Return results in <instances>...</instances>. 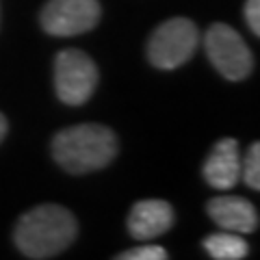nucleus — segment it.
<instances>
[{
	"instance_id": "nucleus-1",
	"label": "nucleus",
	"mask_w": 260,
	"mask_h": 260,
	"mask_svg": "<svg viewBox=\"0 0 260 260\" xmlns=\"http://www.w3.org/2000/svg\"><path fill=\"white\" fill-rule=\"evenodd\" d=\"M78 234L76 217L59 204H42L20 217L15 225V245L28 258L44 260L61 254Z\"/></svg>"
},
{
	"instance_id": "nucleus-2",
	"label": "nucleus",
	"mask_w": 260,
	"mask_h": 260,
	"mask_svg": "<svg viewBox=\"0 0 260 260\" xmlns=\"http://www.w3.org/2000/svg\"><path fill=\"white\" fill-rule=\"evenodd\" d=\"M52 156L70 174H89L117 156V137L102 124H78L54 135Z\"/></svg>"
},
{
	"instance_id": "nucleus-3",
	"label": "nucleus",
	"mask_w": 260,
	"mask_h": 260,
	"mask_svg": "<svg viewBox=\"0 0 260 260\" xmlns=\"http://www.w3.org/2000/svg\"><path fill=\"white\" fill-rule=\"evenodd\" d=\"M200 32L189 18H172L154 28L148 42V59L158 70H176L198 50Z\"/></svg>"
},
{
	"instance_id": "nucleus-4",
	"label": "nucleus",
	"mask_w": 260,
	"mask_h": 260,
	"mask_svg": "<svg viewBox=\"0 0 260 260\" xmlns=\"http://www.w3.org/2000/svg\"><path fill=\"white\" fill-rule=\"evenodd\" d=\"M98 87V68L91 56L76 48L61 50L54 59V89L63 104L80 107Z\"/></svg>"
},
{
	"instance_id": "nucleus-5",
	"label": "nucleus",
	"mask_w": 260,
	"mask_h": 260,
	"mask_svg": "<svg viewBox=\"0 0 260 260\" xmlns=\"http://www.w3.org/2000/svg\"><path fill=\"white\" fill-rule=\"evenodd\" d=\"M204 48L213 68L228 80H243L251 74L254 56L243 39L232 26L215 22L206 30Z\"/></svg>"
},
{
	"instance_id": "nucleus-6",
	"label": "nucleus",
	"mask_w": 260,
	"mask_h": 260,
	"mask_svg": "<svg viewBox=\"0 0 260 260\" xmlns=\"http://www.w3.org/2000/svg\"><path fill=\"white\" fill-rule=\"evenodd\" d=\"M100 20L98 0H50L42 11V26L48 35L74 37L95 28Z\"/></svg>"
},
{
	"instance_id": "nucleus-7",
	"label": "nucleus",
	"mask_w": 260,
	"mask_h": 260,
	"mask_svg": "<svg viewBox=\"0 0 260 260\" xmlns=\"http://www.w3.org/2000/svg\"><path fill=\"white\" fill-rule=\"evenodd\" d=\"M206 182L219 191H230L241 180V154L237 139H221L213 145L204 162Z\"/></svg>"
},
{
	"instance_id": "nucleus-8",
	"label": "nucleus",
	"mask_w": 260,
	"mask_h": 260,
	"mask_svg": "<svg viewBox=\"0 0 260 260\" xmlns=\"http://www.w3.org/2000/svg\"><path fill=\"white\" fill-rule=\"evenodd\" d=\"M208 217L228 232L249 234L258 228V210L249 200L239 195H221L208 202Z\"/></svg>"
},
{
	"instance_id": "nucleus-9",
	"label": "nucleus",
	"mask_w": 260,
	"mask_h": 260,
	"mask_svg": "<svg viewBox=\"0 0 260 260\" xmlns=\"http://www.w3.org/2000/svg\"><path fill=\"white\" fill-rule=\"evenodd\" d=\"M174 225V208L165 200H141L130 208L128 232L137 241H150Z\"/></svg>"
},
{
	"instance_id": "nucleus-10",
	"label": "nucleus",
	"mask_w": 260,
	"mask_h": 260,
	"mask_svg": "<svg viewBox=\"0 0 260 260\" xmlns=\"http://www.w3.org/2000/svg\"><path fill=\"white\" fill-rule=\"evenodd\" d=\"M204 249L215 260H243L249 254L247 241L237 232H215L204 239Z\"/></svg>"
},
{
	"instance_id": "nucleus-11",
	"label": "nucleus",
	"mask_w": 260,
	"mask_h": 260,
	"mask_svg": "<svg viewBox=\"0 0 260 260\" xmlns=\"http://www.w3.org/2000/svg\"><path fill=\"white\" fill-rule=\"evenodd\" d=\"M241 178L251 191L260 189V143H251L241 160Z\"/></svg>"
},
{
	"instance_id": "nucleus-12",
	"label": "nucleus",
	"mask_w": 260,
	"mask_h": 260,
	"mask_svg": "<svg viewBox=\"0 0 260 260\" xmlns=\"http://www.w3.org/2000/svg\"><path fill=\"white\" fill-rule=\"evenodd\" d=\"M115 260H169V256L160 245H141L121 251Z\"/></svg>"
},
{
	"instance_id": "nucleus-13",
	"label": "nucleus",
	"mask_w": 260,
	"mask_h": 260,
	"mask_svg": "<svg viewBox=\"0 0 260 260\" xmlns=\"http://www.w3.org/2000/svg\"><path fill=\"white\" fill-rule=\"evenodd\" d=\"M245 22L254 35H260V0H247L245 3Z\"/></svg>"
},
{
	"instance_id": "nucleus-14",
	"label": "nucleus",
	"mask_w": 260,
	"mask_h": 260,
	"mask_svg": "<svg viewBox=\"0 0 260 260\" xmlns=\"http://www.w3.org/2000/svg\"><path fill=\"white\" fill-rule=\"evenodd\" d=\"M7 130H9V124H7V119H5V115L0 113V141L7 137Z\"/></svg>"
}]
</instances>
